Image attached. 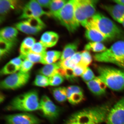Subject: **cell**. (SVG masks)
Instances as JSON below:
<instances>
[{
	"instance_id": "cell-1",
	"label": "cell",
	"mask_w": 124,
	"mask_h": 124,
	"mask_svg": "<svg viewBox=\"0 0 124 124\" xmlns=\"http://www.w3.org/2000/svg\"><path fill=\"white\" fill-rule=\"evenodd\" d=\"M111 107L108 103L84 108L72 114L66 124H100L105 122Z\"/></svg>"
},
{
	"instance_id": "cell-2",
	"label": "cell",
	"mask_w": 124,
	"mask_h": 124,
	"mask_svg": "<svg viewBox=\"0 0 124 124\" xmlns=\"http://www.w3.org/2000/svg\"><path fill=\"white\" fill-rule=\"evenodd\" d=\"M88 26L96 29L109 40L124 41V31L101 14L96 13L89 20Z\"/></svg>"
},
{
	"instance_id": "cell-3",
	"label": "cell",
	"mask_w": 124,
	"mask_h": 124,
	"mask_svg": "<svg viewBox=\"0 0 124 124\" xmlns=\"http://www.w3.org/2000/svg\"><path fill=\"white\" fill-rule=\"evenodd\" d=\"M8 110L30 112L40 110L38 92L32 90L17 96L6 108Z\"/></svg>"
},
{
	"instance_id": "cell-4",
	"label": "cell",
	"mask_w": 124,
	"mask_h": 124,
	"mask_svg": "<svg viewBox=\"0 0 124 124\" xmlns=\"http://www.w3.org/2000/svg\"><path fill=\"white\" fill-rule=\"evenodd\" d=\"M97 77L107 87L112 90L124 89V71L108 66H100L97 68Z\"/></svg>"
},
{
	"instance_id": "cell-5",
	"label": "cell",
	"mask_w": 124,
	"mask_h": 124,
	"mask_svg": "<svg viewBox=\"0 0 124 124\" xmlns=\"http://www.w3.org/2000/svg\"><path fill=\"white\" fill-rule=\"evenodd\" d=\"M95 61L112 63L124 69V41L119 40L103 52L94 54Z\"/></svg>"
},
{
	"instance_id": "cell-6",
	"label": "cell",
	"mask_w": 124,
	"mask_h": 124,
	"mask_svg": "<svg viewBox=\"0 0 124 124\" xmlns=\"http://www.w3.org/2000/svg\"><path fill=\"white\" fill-rule=\"evenodd\" d=\"M75 0L68 1L60 12L58 20L69 32H75L80 25L75 17L74 11Z\"/></svg>"
},
{
	"instance_id": "cell-7",
	"label": "cell",
	"mask_w": 124,
	"mask_h": 124,
	"mask_svg": "<svg viewBox=\"0 0 124 124\" xmlns=\"http://www.w3.org/2000/svg\"><path fill=\"white\" fill-rule=\"evenodd\" d=\"M30 73L21 72L15 73L7 77L1 82L0 88L2 89L16 90L23 87L29 81Z\"/></svg>"
},
{
	"instance_id": "cell-8",
	"label": "cell",
	"mask_w": 124,
	"mask_h": 124,
	"mask_svg": "<svg viewBox=\"0 0 124 124\" xmlns=\"http://www.w3.org/2000/svg\"><path fill=\"white\" fill-rule=\"evenodd\" d=\"M44 15L51 16L49 12L43 10L37 0H32L25 4L20 18L25 20L29 18L40 19L41 17Z\"/></svg>"
},
{
	"instance_id": "cell-9",
	"label": "cell",
	"mask_w": 124,
	"mask_h": 124,
	"mask_svg": "<svg viewBox=\"0 0 124 124\" xmlns=\"http://www.w3.org/2000/svg\"><path fill=\"white\" fill-rule=\"evenodd\" d=\"M18 31L29 35H35L44 29L45 25L41 19L29 18L17 23L15 25Z\"/></svg>"
},
{
	"instance_id": "cell-10",
	"label": "cell",
	"mask_w": 124,
	"mask_h": 124,
	"mask_svg": "<svg viewBox=\"0 0 124 124\" xmlns=\"http://www.w3.org/2000/svg\"><path fill=\"white\" fill-rule=\"evenodd\" d=\"M105 122L106 124H124V97L111 108Z\"/></svg>"
},
{
	"instance_id": "cell-11",
	"label": "cell",
	"mask_w": 124,
	"mask_h": 124,
	"mask_svg": "<svg viewBox=\"0 0 124 124\" xmlns=\"http://www.w3.org/2000/svg\"><path fill=\"white\" fill-rule=\"evenodd\" d=\"M5 119L7 124H39L41 122L36 116L27 113L10 115Z\"/></svg>"
},
{
	"instance_id": "cell-12",
	"label": "cell",
	"mask_w": 124,
	"mask_h": 124,
	"mask_svg": "<svg viewBox=\"0 0 124 124\" xmlns=\"http://www.w3.org/2000/svg\"><path fill=\"white\" fill-rule=\"evenodd\" d=\"M40 110L45 117L50 120L57 118L60 113L59 108L46 95L43 96L40 101Z\"/></svg>"
},
{
	"instance_id": "cell-13",
	"label": "cell",
	"mask_w": 124,
	"mask_h": 124,
	"mask_svg": "<svg viewBox=\"0 0 124 124\" xmlns=\"http://www.w3.org/2000/svg\"><path fill=\"white\" fill-rule=\"evenodd\" d=\"M25 5L23 1L19 0H0V14L1 21H3L5 16L12 11L22 10Z\"/></svg>"
},
{
	"instance_id": "cell-14",
	"label": "cell",
	"mask_w": 124,
	"mask_h": 124,
	"mask_svg": "<svg viewBox=\"0 0 124 124\" xmlns=\"http://www.w3.org/2000/svg\"><path fill=\"white\" fill-rule=\"evenodd\" d=\"M67 100L72 104L80 103L84 99L83 90L79 86L72 85L67 88Z\"/></svg>"
},
{
	"instance_id": "cell-15",
	"label": "cell",
	"mask_w": 124,
	"mask_h": 124,
	"mask_svg": "<svg viewBox=\"0 0 124 124\" xmlns=\"http://www.w3.org/2000/svg\"><path fill=\"white\" fill-rule=\"evenodd\" d=\"M102 7L113 19L121 24L124 18V6L118 4L114 5H103Z\"/></svg>"
},
{
	"instance_id": "cell-16",
	"label": "cell",
	"mask_w": 124,
	"mask_h": 124,
	"mask_svg": "<svg viewBox=\"0 0 124 124\" xmlns=\"http://www.w3.org/2000/svg\"><path fill=\"white\" fill-rule=\"evenodd\" d=\"M86 83L90 90L95 95H101L106 93V85L97 77Z\"/></svg>"
},
{
	"instance_id": "cell-17",
	"label": "cell",
	"mask_w": 124,
	"mask_h": 124,
	"mask_svg": "<svg viewBox=\"0 0 124 124\" xmlns=\"http://www.w3.org/2000/svg\"><path fill=\"white\" fill-rule=\"evenodd\" d=\"M16 28L7 27L3 28L0 31V38L15 44L18 34Z\"/></svg>"
},
{
	"instance_id": "cell-18",
	"label": "cell",
	"mask_w": 124,
	"mask_h": 124,
	"mask_svg": "<svg viewBox=\"0 0 124 124\" xmlns=\"http://www.w3.org/2000/svg\"><path fill=\"white\" fill-rule=\"evenodd\" d=\"M74 14L76 19L79 24L86 28L89 20L88 19L82 8L79 0H75L74 4Z\"/></svg>"
},
{
	"instance_id": "cell-19",
	"label": "cell",
	"mask_w": 124,
	"mask_h": 124,
	"mask_svg": "<svg viewBox=\"0 0 124 124\" xmlns=\"http://www.w3.org/2000/svg\"><path fill=\"white\" fill-rule=\"evenodd\" d=\"M59 38L58 34L52 31H48L42 35L40 42L46 48L51 47L56 44Z\"/></svg>"
},
{
	"instance_id": "cell-20",
	"label": "cell",
	"mask_w": 124,
	"mask_h": 124,
	"mask_svg": "<svg viewBox=\"0 0 124 124\" xmlns=\"http://www.w3.org/2000/svg\"><path fill=\"white\" fill-rule=\"evenodd\" d=\"M86 29L85 37L91 42H101L108 39L109 40L107 37L94 28L88 26Z\"/></svg>"
},
{
	"instance_id": "cell-21",
	"label": "cell",
	"mask_w": 124,
	"mask_h": 124,
	"mask_svg": "<svg viewBox=\"0 0 124 124\" xmlns=\"http://www.w3.org/2000/svg\"><path fill=\"white\" fill-rule=\"evenodd\" d=\"M80 4L87 17L89 20L96 13V8L98 1L79 0Z\"/></svg>"
},
{
	"instance_id": "cell-22",
	"label": "cell",
	"mask_w": 124,
	"mask_h": 124,
	"mask_svg": "<svg viewBox=\"0 0 124 124\" xmlns=\"http://www.w3.org/2000/svg\"><path fill=\"white\" fill-rule=\"evenodd\" d=\"M62 53L59 51L52 50L46 51L42 55V64H48L55 63L60 59Z\"/></svg>"
},
{
	"instance_id": "cell-23",
	"label": "cell",
	"mask_w": 124,
	"mask_h": 124,
	"mask_svg": "<svg viewBox=\"0 0 124 124\" xmlns=\"http://www.w3.org/2000/svg\"><path fill=\"white\" fill-rule=\"evenodd\" d=\"M59 62L46 65L40 69L39 73L48 77H50L55 74H58L59 70L60 69Z\"/></svg>"
},
{
	"instance_id": "cell-24",
	"label": "cell",
	"mask_w": 124,
	"mask_h": 124,
	"mask_svg": "<svg viewBox=\"0 0 124 124\" xmlns=\"http://www.w3.org/2000/svg\"><path fill=\"white\" fill-rule=\"evenodd\" d=\"M68 1L65 0H52L49 8L51 16L58 20L60 11Z\"/></svg>"
},
{
	"instance_id": "cell-25",
	"label": "cell",
	"mask_w": 124,
	"mask_h": 124,
	"mask_svg": "<svg viewBox=\"0 0 124 124\" xmlns=\"http://www.w3.org/2000/svg\"><path fill=\"white\" fill-rule=\"evenodd\" d=\"M78 47V43L77 42L67 44L62 53L60 61H62L72 57L77 52Z\"/></svg>"
},
{
	"instance_id": "cell-26",
	"label": "cell",
	"mask_w": 124,
	"mask_h": 124,
	"mask_svg": "<svg viewBox=\"0 0 124 124\" xmlns=\"http://www.w3.org/2000/svg\"><path fill=\"white\" fill-rule=\"evenodd\" d=\"M36 42L34 38L28 37L23 40L20 47V55L24 56L30 53L32 46Z\"/></svg>"
},
{
	"instance_id": "cell-27",
	"label": "cell",
	"mask_w": 124,
	"mask_h": 124,
	"mask_svg": "<svg viewBox=\"0 0 124 124\" xmlns=\"http://www.w3.org/2000/svg\"><path fill=\"white\" fill-rule=\"evenodd\" d=\"M67 88L61 87L52 89L53 94L54 98L59 102H64L67 100Z\"/></svg>"
},
{
	"instance_id": "cell-28",
	"label": "cell",
	"mask_w": 124,
	"mask_h": 124,
	"mask_svg": "<svg viewBox=\"0 0 124 124\" xmlns=\"http://www.w3.org/2000/svg\"><path fill=\"white\" fill-rule=\"evenodd\" d=\"M85 50L97 52V53L103 52L107 49L104 45L101 42H91L88 43L85 45Z\"/></svg>"
},
{
	"instance_id": "cell-29",
	"label": "cell",
	"mask_w": 124,
	"mask_h": 124,
	"mask_svg": "<svg viewBox=\"0 0 124 124\" xmlns=\"http://www.w3.org/2000/svg\"><path fill=\"white\" fill-rule=\"evenodd\" d=\"M20 69L19 67L10 60L2 68L1 71V74L4 75L9 74L11 75L19 70Z\"/></svg>"
},
{
	"instance_id": "cell-30",
	"label": "cell",
	"mask_w": 124,
	"mask_h": 124,
	"mask_svg": "<svg viewBox=\"0 0 124 124\" xmlns=\"http://www.w3.org/2000/svg\"><path fill=\"white\" fill-rule=\"evenodd\" d=\"M14 44L0 38V58L8 53L11 50Z\"/></svg>"
},
{
	"instance_id": "cell-31",
	"label": "cell",
	"mask_w": 124,
	"mask_h": 124,
	"mask_svg": "<svg viewBox=\"0 0 124 124\" xmlns=\"http://www.w3.org/2000/svg\"><path fill=\"white\" fill-rule=\"evenodd\" d=\"M33 83L35 86L45 87L49 85V78L46 76L39 74L37 76Z\"/></svg>"
},
{
	"instance_id": "cell-32",
	"label": "cell",
	"mask_w": 124,
	"mask_h": 124,
	"mask_svg": "<svg viewBox=\"0 0 124 124\" xmlns=\"http://www.w3.org/2000/svg\"><path fill=\"white\" fill-rule=\"evenodd\" d=\"M92 61V57L89 51L85 50L81 52V60L78 64L87 67Z\"/></svg>"
},
{
	"instance_id": "cell-33",
	"label": "cell",
	"mask_w": 124,
	"mask_h": 124,
	"mask_svg": "<svg viewBox=\"0 0 124 124\" xmlns=\"http://www.w3.org/2000/svg\"><path fill=\"white\" fill-rule=\"evenodd\" d=\"M23 60L27 59L33 63H42V55L30 53L24 56L20 55Z\"/></svg>"
},
{
	"instance_id": "cell-34",
	"label": "cell",
	"mask_w": 124,
	"mask_h": 124,
	"mask_svg": "<svg viewBox=\"0 0 124 124\" xmlns=\"http://www.w3.org/2000/svg\"><path fill=\"white\" fill-rule=\"evenodd\" d=\"M46 48L39 41L35 43L30 53L42 55L46 52Z\"/></svg>"
},
{
	"instance_id": "cell-35",
	"label": "cell",
	"mask_w": 124,
	"mask_h": 124,
	"mask_svg": "<svg viewBox=\"0 0 124 124\" xmlns=\"http://www.w3.org/2000/svg\"><path fill=\"white\" fill-rule=\"evenodd\" d=\"M49 85L52 86H57L61 85L64 81L63 77L57 74L49 78Z\"/></svg>"
},
{
	"instance_id": "cell-36",
	"label": "cell",
	"mask_w": 124,
	"mask_h": 124,
	"mask_svg": "<svg viewBox=\"0 0 124 124\" xmlns=\"http://www.w3.org/2000/svg\"><path fill=\"white\" fill-rule=\"evenodd\" d=\"M81 77L82 79L85 83L93 79L96 77L92 70L88 67L86 68Z\"/></svg>"
},
{
	"instance_id": "cell-37",
	"label": "cell",
	"mask_w": 124,
	"mask_h": 124,
	"mask_svg": "<svg viewBox=\"0 0 124 124\" xmlns=\"http://www.w3.org/2000/svg\"><path fill=\"white\" fill-rule=\"evenodd\" d=\"M34 63L27 59H25L23 62L21 68L19 70L20 72L23 73L29 72L33 66Z\"/></svg>"
},
{
	"instance_id": "cell-38",
	"label": "cell",
	"mask_w": 124,
	"mask_h": 124,
	"mask_svg": "<svg viewBox=\"0 0 124 124\" xmlns=\"http://www.w3.org/2000/svg\"><path fill=\"white\" fill-rule=\"evenodd\" d=\"M86 68L80 64L77 65L73 70V74L74 77L81 76Z\"/></svg>"
},
{
	"instance_id": "cell-39",
	"label": "cell",
	"mask_w": 124,
	"mask_h": 124,
	"mask_svg": "<svg viewBox=\"0 0 124 124\" xmlns=\"http://www.w3.org/2000/svg\"><path fill=\"white\" fill-rule=\"evenodd\" d=\"M71 61L74 64L77 65L81 61V52H77L70 58Z\"/></svg>"
},
{
	"instance_id": "cell-40",
	"label": "cell",
	"mask_w": 124,
	"mask_h": 124,
	"mask_svg": "<svg viewBox=\"0 0 124 124\" xmlns=\"http://www.w3.org/2000/svg\"><path fill=\"white\" fill-rule=\"evenodd\" d=\"M37 1L42 7L49 8L52 0H38Z\"/></svg>"
},
{
	"instance_id": "cell-41",
	"label": "cell",
	"mask_w": 124,
	"mask_h": 124,
	"mask_svg": "<svg viewBox=\"0 0 124 124\" xmlns=\"http://www.w3.org/2000/svg\"><path fill=\"white\" fill-rule=\"evenodd\" d=\"M113 1L116 4L124 6V0H114Z\"/></svg>"
},
{
	"instance_id": "cell-42",
	"label": "cell",
	"mask_w": 124,
	"mask_h": 124,
	"mask_svg": "<svg viewBox=\"0 0 124 124\" xmlns=\"http://www.w3.org/2000/svg\"><path fill=\"white\" fill-rule=\"evenodd\" d=\"M5 99V97L3 94H0V101L1 103Z\"/></svg>"
},
{
	"instance_id": "cell-43",
	"label": "cell",
	"mask_w": 124,
	"mask_h": 124,
	"mask_svg": "<svg viewBox=\"0 0 124 124\" xmlns=\"http://www.w3.org/2000/svg\"><path fill=\"white\" fill-rule=\"evenodd\" d=\"M121 24L122 25V26H123V27L124 28V18L123 20H122V21L121 23Z\"/></svg>"
}]
</instances>
